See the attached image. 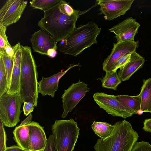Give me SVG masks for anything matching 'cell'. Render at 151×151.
Returning <instances> with one entry per match:
<instances>
[{
  "label": "cell",
  "mask_w": 151,
  "mask_h": 151,
  "mask_svg": "<svg viewBox=\"0 0 151 151\" xmlns=\"http://www.w3.org/2000/svg\"><path fill=\"white\" fill-rule=\"evenodd\" d=\"M69 3L63 0L44 12V16L38 26L50 35L57 42L66 38L76 27L78 18L81 14L73 9Z\"/></svg>",
  "instance_id": "1"
},
{
  "label": "cell",
  "mask_w": 151,
  "mask_h": 151,
  "mask_svg": "<svg viewBox=\"0 0 151 151\" xmlns=\"http://www.w3.org/2000/svg\"><path fill=\"white\" fill-rule=\"evenodd\" d=\"M21 71L18 93L24 102L32 103L36 107L38 98L37 65L30 47L21 46Z\"/></svg>",
  "instance_id": "2"
},
{
  "label": "cell",
  "mask_w": 151,
  "mask_h": 151,
  "mask_svg": "<svg viewBox=\"0 0 151 151\" xmlns=\"http://www.w3.org/2000/svg\"><path fill=\"white\" fill-rule=\"evenodd\" d=\"M111 135L103 139H98L95 151H130L139 136L131 123L124 120L116 122Z\"/></svg>",
  "instance_id": "3"
},
{
  "label": "cell",
  "mask_w": 151,
  "mask_h": 151,
  "mask_svg": "<svg viewBox=\"0 0 151 151\" xmlns=\"http://www.w3.org/2000/svg\"><path fill=\"white\" fill-rule=\"evenodd\" d=\"M101 28L94 22L90 21L78 27L57 45L63 53L76 56L85 49L97 43L96 39Z\"/></svg>",
  "instance_id": "4"
},
{
  "label": "cell",
  "mask_w": 151,
  "mask_h": 151,
  "mask_svg": "<svg viewBox=\"0 0 151 151\" xmlns=\"http://www.w3.org/2000/svg\"><path fill=\"white\" fill-rule=\"evenodd\" d=\"M77 123L73 119L56 120L52 126L57 151H73L79 134Z\"/></svg>",
  "instance_id": "5"
},
{
  "label": "cell",
  "mask_w": 151,
  "mask_h": 151,
  "mask_svg": "<svg viewBox=\"0 0 151 151\" xmlns=\"http://www.w3.org/2000/svg\"><path fill=\"white\" fill-rule=\"evenodd\" d=\"M24 102L18 92L12 94L6 91L0 97V119L4 126L13 127L19 122Z\"/></svg>",
  "instance_id": "6"
},
{
  "label": "cell",
  "mask_w": 151,
  "mask_h": 151,
  "mask_svg": "<svg viewBox=\"0 0 151 151\" xmlns=\"http://www.w3.org/2000/svg\"><path fill=\"white\" fill-rule=\"evenodd\" d=\"M93 97L100 108L114 116L125 119L133 114L127 107L116 99L114 95L103 92H96L93 94Z\"/></svg>",
  "instance_id": "7"
},
{
  "label": "cell",
  "mask_w": 151,
  "mask_h": 151,
  "mask_svg": "<svg viewBox=\"0 0 151 151\" xmlns=\"http://www.w3.org/2000/svg\"><path fill=\"white\" fill-rule=\"evenodd\" d=\"M88 85L79 80L77 83H73L67 89L65 90L62 95L63 107V111L62 118H65L69 112H71L81 100L89 91Z\"/></svg>",
  "instance_id": "8"
},
{
  "label": "cell",
  "mask_w": 151,
  "mask_h": 151,
  "mask_svg": "<svg viewBox=\"0 0 151 151\" xmlns=\"http://www.w3.org/2000/svg\"><path fill=\"white\" fill-rule=\"evenodd\" d=\"M134 0H97L100 7L99 14H103L105 19L111 20L124 15L131 8Z\"/></svg>",
  "instance_id": "9"
},
{
  "label": "cell",
  "mask_w": 151,
  "mask_h": 151,
  "mask_svg": "<svg viewBox=\"0 0 151 151\" xmlns=\"http://www.w3.org/2000/svg\"><path fill=\"white\" fill-rule=\"evenodd\" d=\"M23 0H8L0 10V25L8 26L17 22L26 7Z\"/></svg>",
  "instance_id": "10"
},
{
  "label": "cell",
  "mask_w": 151,
  "mask_h": 151,
  "mask_svg": "<svg viewBox=\"0 0 151 151\" xmlns=\"http://www.w3.org/2000/svg\"><path fill=\"white\" fill-rule=\"evenodd\" d=\"M139 41H127L114 43L110 55L103 63V69L106 72H112L117 61L127 54L135 51L139 46Z\"/></svg>",
  "instance_id": "11"
},
{
  "label": "cell",
  "mask_w": 151,
  "mask_h": 151,
  "mask_svg": "<svg viewBox=\"0 0 151 151\" xmlns=\"http://www.w3.org/2000/svg\"><path fill=\"white\" fill-rule=\"evenodd\" d=\"M140 26L132 17H128L108 29L114 33L117 42L134 41V37Z\"/></svg>",
  "instance_id": "12"
},
{
  "label": "cell",
  "mask_w": 151,
  "mask_h": 151,
  "mask_svg": "<svg viewBox=\"0 0 151 151\" xmlns=\"http://www.w3.org/2000/svg\"><path fill=\"white\" fill-rule=\"evenodd\" d=\"M30 41L33 51L41 55H47V52L50 49H58V42L56 40L41 29L32 35Z\"/></svg>",
  "instance_id": "13"
},
{
  "label": "cell",
  "mask_w": 151,
  "mask_h": 151,
  "mask_svg": "<svg viewBox=\"0 0 151 151\" xmlns=\"http://www.w3.org/2000/svg\"><path fill=\"white\" fill-rule=\"evenodd\" d=\"M27 125L29 130V150L43 151L47 140L43 127L34 121L28 123Z\"/></svg>",
  "instance_id": "14"
},
{
  "label": "cell",
  "mask_w": 151,
  "mask_h": 151,
  "mask_svg": "<svg viewBox=\"0 0 151 151\" xmlns=\"http://www.w3.org/2000/svg\"><path fill=\"white\" fill-rule=\"evenodd\" d=\"M76 66H80L79 63L72 65L65 71H61L51 76L45 78L42 77L41 80L38 82V91L43 96L48 95L54 97L55 92L58 88L59 81L66 73L71 68Z\"/></svg>",
  "instance_id": "15"
},
{
  "label": "cell",
  "mask_w": 151,
  "mask_h": 151,
  "mask_svg": "<svg viewBox=\"0 0 151 151\" xmlns=\"http://www.w3.org/2000/svg\"><path fill=\"white\" fill-rule=\"evenodd\" d=\"M145 60L136 51L131 53L127 63L121 67L118 75L122 81L128 80L137 71L142 68Z\"/></svg>",
  "instance_id": "16"
},
{
  "label": "cell",
  "mask_w": 151,
  "mask_h": 151,
  "mask_svg": "<svg viewBox=\"0 0 151 151\" xmlns=\"http://www.w3.org/2000/svg\"><path fill=\"white\" fill-rule=\"evenodd\" d=\"M20 43L18 42L13 46L14 51V65L10 83L7 93L14 94L18 93L21 71L22 49Z\"/></svg>",
  "instance_id": "17"
},
{
  "label": "cell",
  "mask_w": 151,
  "mask_h": 151,
  "mask_svg": "<svg viewBox=\"0 0 151 151\" xmlns=\"http://www.w3.org/2000/svg\"><path fill=\"white\" fill-rule=\"evenodd\" d=\"M32 118L31 113L13 131V139L17 145L25 150H29V130L27 124L32 122Z\"/></svg>",
  "instance_id": "18"
},
{
  "label": "cell",
  "mask_w": 151,
  "mask_h": 151,
  "mask_svg": "<svg viewBox=\"0 0 151 151\" xmlns=\"http://www.w3.org/2000/svg\"><path fill=\"white\" fill-rule=\"evenodd\" d=\"M139 94L141 100L140 110L151 113V78L143 80Z\"/></svg>",
  "instance_id": "19"
},
{
  "label": "cell",
  "mask_w": 151,
  "mask_h": 151,
  "mask_svg": "<svg viewBox=\"0 0 151 151\" xmlns=\"http://www.w3.org/2000/svg\"><path fill=\"white\" fill-rule=\"evenodd\" d=\"M114 96L118 101L127 107L133 114H138L140 111L141 103L139 94L134 96L114 95Z\"/></svg>",
  "instance_id": "20"
},
{
  "label": "cell",
  "mask_w": 151,
  "mask_h": 151,
  "mask_svg": "<svg viewBox=\"0 0 151 151\" xmlns=\"http://www.w3.org/2000/svg\"><path fill=\"white\" fill-rule=\"evenodd\" d=\"M91 127L96 134L104 139L111 135L114 125H111L106 122L94 121Z\"/></svg>",
  "instance_id": "21"
},
{
  "label": "cell",
  "mask_w": 151,
  "mask_h": 151,
  "mask_svg": "<svg viewBox=\"0 0 151 151\" xmlns=\"http://www.w3.org/2000/svg\"><path fill=\"white\" fill-rule=\"evenodd\" d=\"M100 79L103 87L114 90L117 89V86L122 82L116 71L106 72L104 76Z\"/></svg>",
  "instance_id": "22"
},
{
  "label": "cell",
  "mask_w": 151,
  "mask_h": 151,
  "mask_svg": "<svg viewBox=\"0 0 151 151\" xmlns=\"http://www.w3.org/2000/svg\"><path fill=\"white\" fill-rule=\"evenodd\" d=\"M0 56L3 60L6 72L7 82V89L9 87L14 65V57L9 56L5 51H0Z\"/></svg>",
  "instance_id": "23"
},
{
  "label": "cell",
  "mask_w": 151,
  "mask_h": 151,
  "mask_svg": "<svg viewBox=\"0 0 151 151\" xmlns=\"http://www.w3.org/2000/svg\"><path fill=\"white\" fill-rule=\"evenodd\" d=\"M61 0H33L29 1L30 6L43 11L58 4Z\"/></svg>",
  "instance_id": "24"
},
{
  "label": "cell",
  "mask_w": 151,
  "mask_h": 151,
  "mask_svg": "<svg viewBox=\"0 0 151 151\" xmlns=\"http://www.w3.org/2000/svg\"><path fill=\"white\" fill-rule=\"evenodd\" d=\"M7 82L4 63L0 56V97L7 91Z\"/></svg>",
  "instance_id": "25"
},
{
  "label": "cell",
  "mask_w": 151,
  "mask_h": 151,
  "mask_svg": "<svg viewBox=\"0 0 151 151\" xmlns=\"http://www.w3.org/2000/svg\"><path fill=\"white\" fill-rule=\"evenodd\" d=\"M7 26L0 25V51H5V47L11 45L6 34Z\"/></svg>",
  "instance_id": "26"
},
{
  "label": "cell",
  "mask_w": 151,
  "mask_h": 151,
  "mask_svg": "<svg viewBox=\"0 0 151 151\" xmlns=\"http://www.w3.org/2000/svg\"><path fill=\"white\" fill-rule=\"evenodd\" d=\"M130 151H151V145L145 141L137 142Z\"/></svg>",
  "instance_id": "27"
},
{
  "label": "cell",
  "mask_w": 151,
  "mask_h": 151,
  "mask_svg": "<svg viewBox=\"0 0 151 151\" xmlns=\"http://www.w3.org/2000/svg\"><path fill=\"white\" fill-rule=\"evenodd\" d=\"M4 125L0 119V151H5L6 146V137Z\"/></svg>",
  "instance_id": "28"
},
{
  "label": "cell",
  "mask_w": 151,
  "mask_h": 151,
  "mask_svg": "<svg viewBox=\"0 0 151 151\" xmlns=\"http://www.w3.org/2000/svg\"><path fill=\"white\" fill-rule=\"evenodd\" d=\"M56 150L54 137L52 134L47 139L46 145L43 151H56Z\"/></svg>",
  "instance_id": "29"
},
{
  "label": "cell",
  "mask_w": 151,
  "mask_h": 151,
  "mask_svg": "<svg viewBox=\"0 0 151 151\" xmlns=\"http://www.w3.org/2000/svg\"><path fill=\"white\" fill-rule=\"evenodd\" d=\"M131 53L127 54L121 57L116 63L112 71H116L118 68L124 65L129 59Z\"/></svg>",
  "instance_id": "30"
},
{
  "label": "cell",
  "mask_w": 151,
  "mask_h": 151,
  "mask_svg": "<svg viewBox=\"0 0 151 151\" xmlns=\"http://www.w3.org/2000/svg\"><path fill=\"white\" fill-rule=\"evenodd\" d=\"M34 106V105L32 103L24 102L23 109L24 115L26 116L29 115L33 111Z\"/></svg>",
  "instance_id": "31"
},
{
  "label": "cell",
  "mask_w": 151,
  "mask_h": 151,
  "mask_svg": "<svg viewBox=\"0 0 151 151\" xmlns=\"http://www.w3.org/2000/svg\"><path fill=\"white\" fill-rule=\"evenodd\" d=\"M142 129L146 132L151 133V118L144 120Z\"/></svg>",
  "instance_id": "32"
},
{
  "label": "cell",
  "mask_w": 151,
  "mask_h": 151,
  "mask_svg": "<svg viewBox=\"0 0 151 151\" xmlns=\"http://www.w3.org/2000/svg\"><path fill=\"white\" fill-rule=\"evenodd\" d=\"M5 151H32L29 150L23 149L18 146L14 145L6 147Z\"/></svg>",
  "instance_id": "33"
},
{
  "label": "cell",
  "mask_w": 151,
  "mask_h": 151,
  "mask_svg": "<svg viewBox=\"0 0 151 151\" xmlns=\"http://www.w3.org/2000/svg\"><path fill=\"white\" fill-rule=\"evenodd\" d=\"M5 51L6 53L10 56L13 57L14 55V51L13 47L11 45H7L5 47Z\"/></svg>",
  "instance_id": "34"
},
{
  "label": "cell",
  "mask_w": 151,
  "mask_h": 151,
  "mask_svg": "<svg viewBox=\"0 0 151 151\" xmlns=\"http://www.w3.org/2000/svg\"><path fill=\"white\" fill-rule=\"evenodd\" d=\"M47 54V55L49 57L53 58L56 56L57 52L56 50L54 49H51L48 50Z\"/></svg>",
  "instance_id": "35"
}]
</instances>
